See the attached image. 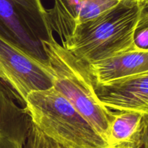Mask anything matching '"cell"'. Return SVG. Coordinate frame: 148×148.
I'll use <instances>...</instances> for the list:
<instances>
[{
  "instance_id": "1",
  "label": "cell",
  "mask_w": 148,
  "mask_h": 148,
  "mask_svg": "<svg viewBox=\"0 0 148 148\" xmlns=\"http://www.w3.org/2000/svg\"><path fill=\"white\" fill-rule=\"evenodd\" d=\"M144 8L137 0H120L103 14L79 25L62 46L88 64L135 49L134 30Z\"/></svg>"
},
{
  "instance_id": "2",
  "label": "cell",
  "mask_w": 148,
  "mask_h": 148,
  "mask_svg": "<svg viewBox=\"0 0 148 148\" xmlns=\"http://www.w3.org/2000/svg\"><path fill=\"white\" fill-rule=\"evenodd\" d=\"M25 108L43 133L66 148H108L107 142L53 87L31 92Z\"/></svg>"
},
{
  "instance_id": "3",
  "label": "cell",
  "mask_w": 148,
  "mask_h": 148,
  "mask_svg": "<svg viewBox=\"0 0 148 148\" xmlns=\"http://www.w3.org/2000/svg\"><path fill=\"white\" fill-rule=\"evenodd\" d=\"M44 45L49 64L55 75L53 88L72 104L108 143L112 111L95 95L88 64L75 57L54 38L45 42Z\"/></svg>"
},
{
  "instance_id": "4",
  "label": "cell",
  "mask_w": 148,
  "mask_h": 148,
  "mask_svg": "<svg viewBox=\"0 0 148 148\" xmlns=\"http://www.w3.org/2000/svg\"><path fill=\"white\" fill-rule=\"evenodd\" d=\"M53 32L40 0H0V37L48 64L44 43Z\"/></svg>"
},
{
  "instance_id": "5",
  "label": "cell",
  "mask_w": 148,
  "mask_h": 148,
  "mask_svg": "<svg viewBox=\"0 0 148 148\" xmlns=\"http://www.w3.org/2000/svg\"><path fill=\"white\" fill-rule=\"evenodd\" d=\"M55 75L50 64L0 37V80L25 108L27 95L53 87Z\"/></svg>"
},
{
  "instance_id": "6",
  "label": "cell",
  "mask_w": 148,
  "mask_h": 148,
  "mask_svg": "<svg viewBox=\"0 0 148 148\" xmlns=\"http://www.w3.org/2000/svg\"><path fill=\"white\" fill-rule=\"evenodd\" d=\"M91 79L95 95L108 108L148 115V72L106 84Z\"/></svg>"
},
{
  "instance_id": "7",
  "label": "cell",
  "mask_w": 148,
  "mask_h": 148,
  "mask_svg": "<svg viewBox=\"0 0 148 148\" xmlns=\"http://www.w3.org/2000/svg\"><path fill=\"white\" fill-rule=\"evenodd\" d=\"M120 0H54L47 10L52 30L62 42L67 40L79 25L90 20L117 4Z\"/></svg>"
},
{
  "instance_id": "8",
  "label": "cell",
  "mask_w": 148,
  "mask_h": 148,
  "mask_svg": "<svg viewBox=\"0 0 148 148\" xmlns=\"http://www.w3.org/2000/svg\"><path fill=\"white\" fill-rule=\"evenodd\" d=\"M12 95L0 80V148H25L33 121L26 108L19 107Z\"/></svg>"
},
{
  "instance_id": "9",
  "label": "cell",
  "mask_w": 148,
  "mask_h": 148,
  "mask_svg": "<svg viewBox=\"0 0 148 148\" xmlns=\"http://www.w3.org/2000/svg\"><path fill=\"white\" fill-rule=\"evenodd\" d=\"M88 69L92 80L98 84H106L141 75L148 72V51L132 49L88 64Z\"/></svg>"
},
{
  "instance_id": "10",
  "label": "cell",
  "mask_w": 148,
  "mask_h": 148,
  "mask_svg": "<svg viewBox=\"0 0 148 148\" xmlns=\"http://www.w3.org/2000/svg\"><path fill=\"white\" fill-rule=\"evenodd\" d=\"M144 114L133 111H112L108 148H141Z\"/></svg>"
},
{
  "instance_id": "11",
  "label": "cell",
  "mask_w": 148,
  "mask_h": 148,
  "mask_svg": "<svg viewBox=\"0 0 148 148\" xmlns=\"http://www.w3.org/2000/svg\"><path fill=\"white\" fill-rule=\"evenodd\" d=\"M25 148H66L46 135L34 124H32Z\"/></svg>"
},
{
  "instance_id": "12",
  "label": "cell",
  "mask_w": 148,
  "mask_h": 148,
  "mask_svg": "<svg viewBox=\"0 0 148 148\" xmlns=\"http://www.w3.org/2000/svg\"><path fill=\"white\" fill-rule=\"evenodd\" d=\"M134 48L148 51V8L143 9L134 33Z\"/></svg>"
},
{
  "instance_id": "13",
  "label": "cell",
  "mask_w": 148,
  "mask_h": 148,
  "mask_svg": "<svg viewBox=\"0 0 148 148\" xmlns=\"http://www.w3.org/2000/svg\"><path fill=\"white\" fill-rule=\"evenodd\" d=\"M141 148H148V115H145V114Z\"/></svg>"
},
{
  "instance_id": "14",
  "label": "cell",
  "mask_w": 148,
  "mask_h": 148,
  "mask_svg": "<svg viewBox=\"0 0 148 148\" xmlns=\"http://www.w3.org/2000/svg\"><path fill=\"white\" fill-rule=\"evenodd\" d=\"M143 5L146 7V8H148V0H144L143 1Z\"/></svg>"
},
{
  "instance_id": "15",
  "label": "cell",
  "mask_w": 148,
  "mask_h": 148,
  "mask_svg": "<svg viewBox=\"0 0 148 148\" xmlns=\"http://www.w3.org/2000/svg\"><path fill=\"white\" fill-rule=\"evenodd\" d=\"M137 1H140V2H141V3H143V1H144V0H137Z\"/></svg>"
}]
</instances>
